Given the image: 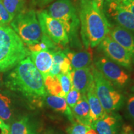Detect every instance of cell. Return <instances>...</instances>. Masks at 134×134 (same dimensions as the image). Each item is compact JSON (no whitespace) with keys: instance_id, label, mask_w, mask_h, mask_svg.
Returning a JSON list of instances; mask_svg holds the SVG:
<instances>
[{"instance_id":"1","label":"cell","mask_w":134,"mask_h":134,"mask_svg":"<svg viewBox=\"0 0 134 134\" xmlns=\"http://www.w3.org/2000/svg\"><path fill=\"white\" fill-rule=\"evenodd\" d=\"M6 86L21 93L31 103L41 105L47 94L42 75L27 57L18 63L6 77Z\"/></svg>"},{"instance_id":"2","label":"cell","mask_w":134,"mask_h":134,"mask_svg":"<svg viewBox=\"0 0 134 134\" xmlns=\"http://www.w3.org/2000/svg\"><path fill=\"white\" fill-rule=\"evenodd\" d=\"M79 16L84 46L87 49L98 46L111 28L104 10L94 0H80Z\"/></svg>"},{"instance_id":"3","label":"cell","mask_w":134,"mask_h":134,"mask_svg":"<svg viewBox=\"0 0 134 134\" xmlns=\"http://www.w3.org/2000/svg\"><path fill=\"white\" fill-rule=\"evenodd\" d=\"M31 52L13 29L0 25V72L14 68Z\"/></svg>"},{"instance_id":"4","label":"cell","mask_w":134,"mask_h":134,"mask_svg":"<svg viewBox=\"0 0 134 134\" xmlns=\"http://www.w3.org/2000/svg\"><path fill=\"white\" fill-rule=\"evenodd\" d=\"M92 71L96 94L104 109L107 113L119 110L125 104L124 95L105 79L94 65Z\"/></svg>"},{"instance_id":"5","label":"cell","mask_w":134,"mask_h":134,"mask_svg":"<svg viewBox=\"0 0 134 134\" xmlns=\"http://www.w3.org/2000/svg\"><path fill=\"white\" fill-rule=\"evenodd\" d=\"M10 24L27 46L37 43L41 41L42 32L34 9L24 8L14 17Z\"/></svg>"},{"instance_id":"6","label":"cell","mask_w":134,"mask_h":134,"mask_svg":"<svg viewBox=\"0 0 134 134\" xmlns=\"http://www.w3.org/2000/svg\"><path fill=\"white\" fill-rule=\"evenodd\" d=\"M47 13L60 21L68 34L69 39L76 42L80 19L76 9L71 0H56L48 6Z\"/></svg>"},{"instance_id":"7","label":"cell","mask_w":134,"mask_h":134,"mask_svg":"<svg viewBox=\"0 0 134 134\" xmlns=\"http://www.w3.org/2000/svg\"><path fill=\"white\" fill-rule=\"evenodd\" d=\"M94 66L119 90L128 86L130 76L122 66L109 59L104 55H99L94 60Z\"/></svg>"},{"instance_id":"8","label":"cell","mask_w":134,"mask_h":134,"mask_svg":"<svg viewBox=\"0 0 134 134\" xmlns=\"http://www.w3.org/2000/svg\"><path fill=\"white\" fill-rule=\"evenodd\" d=\"M42 32L61 48L69 43V37L64 27L60 21L50 16L46 11L37 13Z\"/></svg>"},{"instance_id":"9","label":"cell","mask_w":134,"mask_h":134,"mask_svg":"<svg viewBox=\"0 0 134 134\" xmlns=\"http://www.w3.org/2000/svg\"><path fill=\"white\" fill-rule=\"evenodd\" d=\"M98 50L105 57L120 66L128 70H132L133 62L129 53L109 35H107L100 42L98 45Z\"/></svg>"},{"instance_id":"10","label":"cell","mask_w":134,"mask_h":134,"mask_svg":"<svg viewBox=\"0 0 134 134\" xmlns=\"http://www.w3.org/2000/svg\"><path fill=\"white\" fill-rule=\"evenodd\" d=\"M104 13L120 27L134 32V16L119 0H105Z\"/></svg>"},{"instance_id":"11","label":"cell","mask_w":134,"mask_h":134,"mask_svg":"<svg viewBox=\"0 0 134 134\" xmlns=\"http://www.w3.org/2000/svg\"><path fill=\"white\" fill-rule=\"evenodd\" d=\"M123 120L117 112L105 113L99 119L92 122L91 127L98 134H121Z\"/></svg>"},{"instance_id":"12","label":"cell","mask_w":134,"mask_h":134,"mask_svg":"<svg viewBox=\"0 0 134 134\" xmlns=\"http://www.w3.org/2000/svg\"><path fill=\"white\" fill-rule=\"evenodd\" d=\"M93 65L89 68L73 69L70 72L72 85L81 94H86L88 90L94 83L92 71Z\"/></svg>"},{"instance_id":"13","label":"cell","mask_w":134,"mask_h":134,"mask_svg":"<svg viewBox=\"0 0 134 134\" xmlns=\"http://www.w3.org/2000/svg\"><path fill=\"white\" fill-rule=\"evenodd\" d=\"M109 35L129 53L134 62V34L120 26L110 28Z\"/></svg>"},{"instance_id":"14","label":"cell","mask_w":134,"mask_h":134,"mask_svg":"<svg viewBox=\"0 0 134 134\" xmlns=\"http://www.w3.org/2000/svg\"><path fill=\"white\" fill-rule=\"evenodd\" d=\"M63 52L70 60L73 69L89 68L93 65V53L91 48L77 52L65 49Z\"/></svg>"},{"instance_id":"15","label":"cell","mask_w":134,"mask_h":134,"mask_svg":"<svg viewBox=\"0 0 134 134\" xmlns=\"http://www.w3.org/2000/svg\"><path fill=\"white\" fill-rule=\"evenodd\" d=\"M29 57L43 78L49 75L53 63V52L43 50L31 52Z\"/></svg>"},{"instance_id":"16","label":"cell","mask_w":134,"mask_h":134,"mask_svg":"<svg viewBox=\"0 0 134 134\" xmlns=\"http://www.w3.org/2000/svg\"><path fill=\"white\" fill-rule=\"evenodd\" d=\"M43 102L54 111L64 115L71 123L75 122L71 108L68 106L65 98L53 96L47 93L45 96Z\"/></svg>"},{"instance_id":"17","label":"cell","mask_w":134,"mask_h":134,"mask_svg":"<svg viewBox=\"0 0 134 134\" xmlns=\"http://www.w3.org/2000/svg\"><path fill=\"white\" fill-rule=\"evenodd\" d=\"M71 109L76 122L91 126L93 121L90 117V110L86 94H81L79 101Z\"/></svg>"},{"instance_id":"18","label":"cell","mask_w":134,"mask_h":134,"mask_svg":"<svg viewBox=\"0 0 134 134\" xmlns=\"http://www.w3.org/2000/svg\"><path fill=\"white\" fill-rule=\"evenodd\" d=\"M86 97L89 107H90V117H91L92 121L94 122L104 115L105 113H107L103 109L96 94L94 81L92 84L91 87L86 93Z\"/></svg>"},{"instance_id":"19","label":"cell","mask_w":134,"mask_h":134,"mask_svg":"<svg viewBox=\"0 0 134 134\" xmlns=\"http://www.w3.org/2000/svg\"><path fill=\"white\" fill-rule=\"evenodd\" d=\"M9 134H38L34 125L27 116L14 121L10 127Z\"/></svg>"},{"instance_id":"20","label":"cell","mask_w":134,"mask_h":134,"mask_svg":"<svg viewBox=\"0 0 134 134\" xmlns=\"http://www.w3.org/2000/svg\"><path fill=\"white\" fill-rule=\"evenodd\" d=\"M13 115V103L11 97L4 91H0V119L9 120Z\"/></svg>"},{"instance_id":"21","label":"cell","mask_w":134,"mask_h":134,"mask_svg":"<svg viewBox=\"0 0 134 134\" xmlns=\"http://www.w3.org/2000/svg\"><path fill=\"white\" fill-rule=\"evenodd\" d=\"M27 47L30 52L43 51V50L55 52L57 50H59L61 48L60 47L57 46L50 38L43 34L39 42L32 45H27Z\"/></svg>"},{"instance_id":"22","label":"cell","mask_w":134,"mask_h":134,"mask_svg":"<svg viewBox=\"0 0 134 134\" xmlns=\"http://www.w3.org/2000/svg\"><path fill=\"white\" fill-rule=\"evenodd\" d=\"M43 80L47 93L53 96H60L65 98L57 76L48 75L43 78Z\"/></svg>"},{"instance_id":"23","label":"cell","mask_w":134,"mask_h":134,"mask_svg":"<svg viewBox=\"0 0 134 134\" xmlns=\"http://www.w3.org/2000/svg\"><path fill=\"white\" fill-rule=\"evenodd\" d=\"M8 12L14 17L25 8L26 0H0Z\"/></svg>"},{"instance_id":"24","label":"cell","mask_w":134,"mask_h":134,"mask_svg":"<svg viewBox=\"0 0 134 134\" xmlns=\"http://www.w3.org/2000/svg\"><path fill=\"white\" fill-rule=\"evenodd\" d=\"M57 77L58 80H59L60 85H61L62 91L63 93H64L65 98H66V95L69 93L72 86V82L70 73H66V74L61 73V74L58 75Z\"/></svg>"},{"instance_id":"25","label":"cell","mask_w":134,"mask_h":134,"mask_svg":"<svg viewBox=\"0 0 134 134\" xmlns=\"http://www.w3.org/2000/svg\"><path fill=\"white\" fill-rule=\"evenodd\" d=\"M91 126L75 121L66 129L67 134H86Z\"/></svg>"},{"instance_id":"26","label":"cell","mask_w":134,"mask_h":134,"mask_svg":"<svg viewBox=\"0 0 134 134\" xmlns=\"http://www.w3.org/2000/svg\"><path fill=\"white\" fill-rule=\"evenodd\" d=\"M81 94L78 90H76L72 85L71 90H70L69 93H68L66 98H65L68 106L71 109L73 108L76 104V103L79 101L80 98H81Z\"/></svg>"},{"instance_id":"27","label":"cell","mask_w":134,"mask_h":134,"mask_svg":"<svg viewBox=\"0 0 134 134\" xmlns=\"http://www.w3.org/2000/svg\"><path fill=\"white\" fill-rule=\"evenodd\" d=\"M14 17L8 12L6 8L0 1V25L1 26H8L11 23Z\"/></svg>"},{"instance_id":"28","label":"cell","mask_w":134,"mask_h":134,"mask_svg":"<svg viewBox=\"0 0 134 134\" xmlns=\"http://www.w3.org/2000/svg\"><path fill=\"white\" fill-rule=\"evenodd\" d=\"M126 101V112L129 118L134 123V93L127 97Z\"/></svg>"},{"instance_id":"29","label":"cell","mask_w":134,"mask_h":134,"mask_svg":"<svg viewBox=\"0 0 134 134\" xmlns=\"http://www.w3.org/2000/svg\"><path fill=\"white\" fill-rule=\"evenodd\" d=\"M10 127L0 119V134H9Z\"/></svg>"},{"instance_id":"30","label":"cell","mask_w":134,"mask_h":134,"mask_svg":"<svg viewBox=\"0 0 134 134\" xmlns=\"http://www.w3.org/2000/svg\"><path fill=\"white\" fill-rule=\"evenodd\" d=\"M129 11H130L134 16V0H126L122 2Z\"/></svg>"},{"instance_id":"31","label":"cell","mask_w":134,"mask_h":134,"mask_svg":"<svg viewBox=\"0 0 134 134\" xmlns=\"http://www.w3.org/2000/svg\"><path fill=\"white\" fill-rule=\"evenodd\" d=\"M121 134H134V132L131 126L129 125L124 124L123 127H122Z\"/></svg>"},{"instance_id":"32","label":"cell","mask_w":134,"mask_h":134,"mask_svg":"<svg viewBox=\"0 0 134 134\" xmlns=\"http://www.w3.org/2000/svg\"><path fill=\"white\" fill-rule=\"evenodd\" d=\"M54 0H37L36 3H35V5L42 8L50 4V3L52 2Z\"/></svg>"},{"instance_id":"33","label":"cell","mask_w":134,"mask_h":134,"mask_svg":"<svg viewBox=\"0 0 134 134\" xmlns=\"http://www.w3.org/2000/svg\"><path fill=\"white\" fill-rule=\"evenodd\" d=\"M94 1L96 3L97 5L100 9H103V5L105 0H94Z\"/></svg>"},{"instance_id":"34","label":"cell","mask_w":134,"mask_h":134,"mask_svg":"<svg viewBox=\"0 0 134 134\" xmlns=\"http://www.w3.org/2000/svg\"><path fill=\"white\" fill-rule=\"evenodd\" d=\"M36 1H37V0H31V1H32V4L35 5V3H36Z\"/></svg>"}]
</instances>
